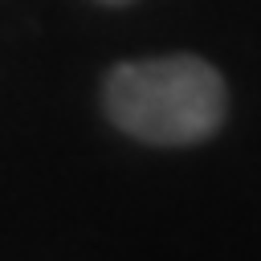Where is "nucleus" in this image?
Returning <instances> with one entry per match:
<instances>
[{
    "label": "nucleus",
    "instance_id": "obj_1",
    "mask_svg": "<svg viewBox=\"0 0 261 261\" xmlns=\"http://www.w3.org/2000/svg\"><path fill=\"white\" fill-rule=\"evenodd\" d=\"M102 114L143 147H200L228 118V82L200 53L130 57L106 69Z\"/></svg>",
    "mask_w": 261,
    "mask_h": 261
},
{
    "label": "nucleus",
    "instance_id": "obj_2",
    "mask_svg": "<svg viewBox=\"0 0 261 261\" xmlns=\"http://www.w3.org/2000/svg\"><path fill=\"white\" fill-rule=\"evenodd\" d=\"M98 4H106V8H126V4H135V0H98Z\"/></svg>",
    "mask_w": 261,
    "mask_h": 261
}]
</instances>
